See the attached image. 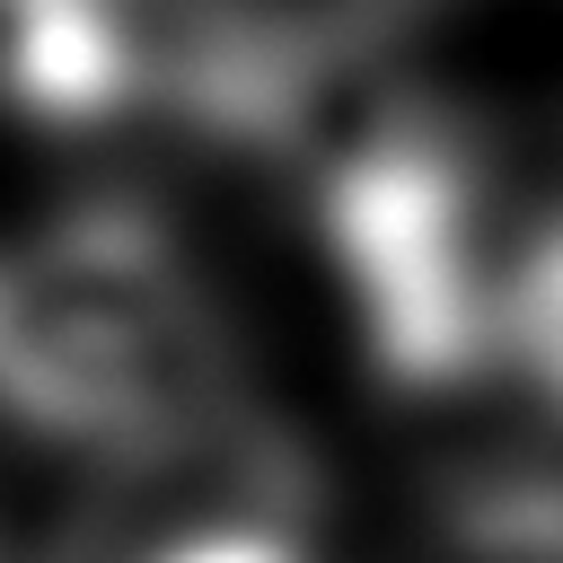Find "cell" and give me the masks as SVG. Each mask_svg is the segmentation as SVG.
Wrapping results in <instances>:
<instances>
[{
  "label": "cell",
  "mask_w": 563,
  "mask_h": 563,
  "mask_svg": "<svg viewBox=\"0 0 563 563\" xmlns=\"http://www.w3.org/2000/svg\"><path fill=\"white\" fill-rule=\"evenodd\" d=\"M106 62V0H0V88L62 97Z\"/></svg>",
  "instance_id": "6da1fadb"
}]
</instances>
